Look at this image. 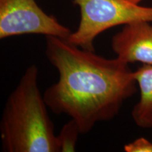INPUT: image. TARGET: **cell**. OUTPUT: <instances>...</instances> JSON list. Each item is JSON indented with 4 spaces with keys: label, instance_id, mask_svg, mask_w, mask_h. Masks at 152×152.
Instances as JSON below:
<instances>
[{
    "label": "cell",
    "instance_id": "8992f818",
    "mask_svg": "<svg viewBox=\"0 0 152 152\" xmlns=\"http://www.w3.org/2000/svg\"><path fill=\"white\" fill-rule=\"evenodd\" d=\"M134 77L139 87L140 97L132 110V118L139 128H152V66L142 64Z\"/></svg>",
    "mask_w": 152,
    "mask_h": 152
},
{
    "label": "cell",
    "instance_id": "5b68a950",
    "mask_svg": "<svg viewBox=\"0 0 152 152\" xmlns=\"http://www.w3.org/2000/svg\"><path fill=\"white\" fill-rule=\"evenodd\" d=\"M116 57L128 64L152 66V23L140 21L124 26L112 38Z\"/></svg>",
    "mask_w": 152,
    "mask_h": 152
},
{
    "label": "cell",
    "instance_id": "6da1fadb",
    "mask_svg": "<svg viewBox=\"0 0 152 152\" xmlns=\"http://www.w3.org/2000/svg\"><path fill=\"white\" fill-rule=\"evenodd\" d=\"M45 54L58 73V80L43 94L47 105L74 120L81 134L113 119L137 92L134 71L118 57L104 58L53 36L46 37Z\"/></svg>",
    "mask_w": 152,
    "mask_h": 152
},
{
    "label": "cell",
    "instance_id": "277c9868",
    "mask_svg": "<svg viewBox=\"0 0 152 152\" xmlns=\"http://www.w3.org/2000/svg\"><path fill=\"white\" fill-rule=\"evenodd\" d=\"M71 33L35 0H0V39L26 34L68 39Z\"/></svg>",
    "mask_w": 152,
    "mask_h": 152
},
{
    "label": "cell",
    "instance_id": "7a4b0ae2",
    "mask_svg": "<svg viewBox=\"0 0 152 152\" xmlns=\"http://www.w3.org/2000/svg\"><path fill=\"white\" fill-rule=\"evenodd\" d=\"M39 70L26 68L9 94L0 121L2 151L58 152L54 126L38 85Z\"/></svg>",
    "mask_w": 152,
    "mask_h": 152
},
{
    "label": "cell",
    "instance_id": "9c48e42d",
    "mask_svg": "<svg viewBox=\"0 0 152 152\" xmlns=\"http://www.w3.org/2000/svg\"><path fill=\"white\" fill-rule=\"evenodd\" d=\"M130 1H133V2H134V3L139 4L140 2H141L142 1H143V0H130Z\"/></svg>",
    "mask_w": 152,
    "mask_h": 152
},
{
    "label": "cell",
    "instance_id": "52a82bcc",
    "mask_svg": "<svg viewBox=\"0 0 152 152\" xmlns=\"http://www.w3.org/2000/svg\"><path fill=\"white\" fill-rule=\"evenodd\" d=\"M80 134L78 125L74 120L71 119L62 127L59 134L56 135L58 152L75 151Z\"/></svg>",
    "mask_w": 152,
    "mask_h": 152
},
{
    "label": "cell",
    "instance_id": "3957f363",
    "mask_svg": "<svg viewBox=\"0 0 152 152\" xmlns=\"http://www.w3.org/2000/svg\"><path fill=\"white\" fill-rule=\"evenodd\" d=\"M80 11L77 29L68 40L81 48L94 51V40L109 28L140 21L152 23V7L130 0H73Z\"/></svg>",
    "mask_w": 152,
    "mask_h": 152
},
{
    "label": "cell",
    "instance_id": "ba28073f",
    "mask_svg": "<svg viewBox=\"0 0 152 152\" xmlns=\"http://www.w3.org/2000/svg\"><path fill=\"white\" fill-rule=\"evenodd\" d=\"M125 152H152V142L146 138L140 137L126 144L124 146Z\"/></svg>",
    "mask_w": 152,
    "mask_h": 152
}]
</instances>
